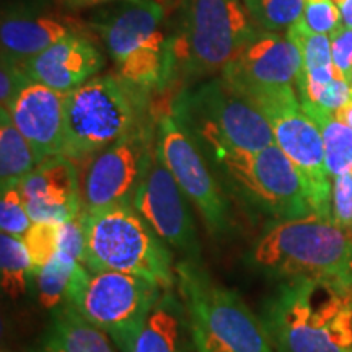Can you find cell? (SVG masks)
Masks as SVG:
<instances>
[{
  "instance_id": "6da1fadb",
  "label": "cell",
  "mask_w": 352,
  "mask_h": 352,
  "mask_svg": "<svg viewBox=\"0 0 352 352\" xmlns=\"http://www.w3.org/2000/svg\"><path fill=\"white\" fill-rule=\"evenodd\" d=\"M259 316L276 352H352V284L346 280L277 283Z\"/></svg>"
},
{
  "instance_id": "7a4b0ae2",
  "label": "cell",
  "mask_w": 352,
  "mask_h": 352,
  "mask_svg": "<svg viewBox=\"0 0 352 352\" xmlns=\"http://www.w3.org/2000/svg\"><path fill=\"white\" fill-rule=\"evenodd\" d=\"M352 236L331 219L310 214L271 220L254 241L246 264L277 283L290 279H336L352 284Z\"/></svg>"
},
{
  "instance_id": "3957f363",
  "label": "cell",
  "mask_w": 352,
  "mask_h": 352,
  "mask_svg": "<svg viewBox=\"0 0 352 352\" xmlns=\"http://www.w3.org/2000/svg\"><path fill=\"white\" fill-rule=\"evenodd\" d=\"M176 287L196 352H276L261 316L235 290L215 283L201 261L176 263Z\"/></svg>"
},
{
  "instance_id": "277c9868",
  "label": "cell",
  "mask_w": 352,
  "mask_h": 352,
  "mask_svg": "<svg viewBox=\"0 0 352 352\" xmlns=\"http://www.w3.org/2000/svg\"><path fill=\"white\" fill-rule=\"evenodd\" d=\"M95 26L116 74L132 88L151 95L176 76L175 33L166 28L158 0H124Z\"/></svg>"
},
{
  "instance_id": "5b68a950",
  "label": "cell",
  "mask_w": 352,
  "mask_h": 352,
  "mask_svg": "<svg viewBox=\"0 0 352 352\" xmlns=\"http://www.w3.org/2000/svg\"><path fill=\"white\" fill-rule=\"evenodd\" d=\"M83 210V209H82ZM88 271H120L155 283L162 290L176 285V264L168 245L132 204L87 214L83 210Z\"/></svg>"
},
{
  "instance_id": "8992f818",
  "label": "cell",
  "mask_w": 352,
  "mask_h": 352,
  "mask_svg": "<svg viewBox=\"0 0 352 352\" xmlns=\"http://www.w3.org/2000/svg\"><path fill=\"white\" fill-rule=\"evenodd\" d=\"M148 96L120 76L95 77L70 91L65 95L63 155L78 164L90 162L151 118Z\"/></svg>"
},
{
  "instance_id": "52a82bcc",
  "label": "cell",
  "mask_w": 352,
  "mask_h": 352,
  "mask_svg": "<svg viewBox=\"0 0 352 352\" xmlns=\"http://www.w3.org/2000/svg\"><path fill=\"white\" fill-rule=\"evenodd\" d=\"M170 111L208 152H259L276 144L266 116L222 77L179 91Z\"/></svg>"
},
{
  "instance_id": "ba28073f",
  "label": "cell",
  "mask_w": 352,
  "mask_h": 352,
  "mask_svg": "<svg viewBox=\"0 0 352 352\" xmlns=\"http://www.w3.org/2000/svg\"><path fill=\"white\" fill-rule=\"evenodd\" d=\"M179 12L175 56L184 76L223 70L261 30L243 0H179Z\"/></svg>"
},
{
  "instance_id": "9c48e42d",
  "label": "cell",
  "mask_w": 352,
  "mask_h": 352,
  "mask_svg": "<svg viewBox=\"0 0 352 352\" xmlns=\"http://www.w3.org/2000/svg\"><path fill=\"white\" fill-rule=\"evenodd\" d=\"M208 157L217 164L228 188L256 214L270 220L315 214L300 173L276 144L259 152L219 148Z\"/></svg>"
},
{
  "instance_id": "30bf717a",
  "label": "cell",
  "mask_w": 352,
  "mask_h": 352,
  "mask_svg": "<svg viewBox=\"0 0 352 352\" xmlns=\"http://www.w3.org/2000/svg\"><path fill=\"white\" fill-rule=\"evenodd\" d=\"M162 290L145 277L120 271H88L80 264L67 302L83 318L111 338L121 352H132Z\"/></svg>"
},
{
  "instance_id": "8fae6325",
  "label": "cell",
  "mask_w": 352,
  "mask_h": 352,
  "mask_svg": "<svg viewBox=\"0 0 352 352\" xmlns=\"http://www.w3.org/2000/svg\"><path fill=\"white\" fill-rule=\"evenodd\" d=\"M248 100L270 121L276 145L300 173L314 212L331 219V176L327 170L323 135L302 108L297 88L267 91Z\"/></svg>"
},
{
  "instance_id": "7c38bea8",
  "label": "cell",
  "mask_w": 352,
  "mask_h": 352,
  "mask_svg": "<svg viewBox=\"0 0 352 352\" xmlns=\"http://www.w3.org/2000/svg\"><path fill=\"white\" fill-rule=\"evenodd\" d=\"M155 148L188 201L201 214L210 235H230L233 217L230 202L208 164L209 158L195 135L175 118L162 113L155 127Z\"/></svg>"
},
{
  "instance_id": "4fadbf2b",
  "label": "cell",
  "mask_w": 352,
  "mask_h": 352,
  "mask_svg": "<svg viewBox=\"0 0 352 352\" xmlns=\"http://www.w3.org/2000/svg\"><path fill=\"white\" fill-rule=\"evenodd\" d=\"M152 118L88 162L82 179V209L96 214L114 206L132 204L155 152Z\"/></svg>"
},
{
  "instance_id": "5bb4252c",
  "label": "cell",
  "mask_w": 352,
  "mask_h": 352,
  "mask_svg": "<svg viewBox=\"0 0 352 352\" xmlns=\"http://www.w3.org/2000/svg\"><path fill=\"white\" fill-rule=\"evenodd\" d=\"M132 206L166 245L183 253L184 258L201 261V245L188 197L157 148Z\"/></svg>"
},
{
  "instance_id": "9a60e30c",
  "label": "cell",
  "mask_w": 352,
  "mask_h": 352,
  "mask_svg": "<svg viewBox=\"0 0 352 352\" xmlns=\"http://www.w3.org/2000/svg\"><path fill=\"white\" fill-rule=\"evenodd\" d=\"M302 57L287 34L259 30V33L226 65L222 78L246 98L267 91L297 88Z\"/></svg>"
},
{
  "instance_id": "2e32d148",
  "label": "cell",
  "mask_w": 352,
  "mask_h": 352,
  "mask_svg": "<svg viewBox=\"0 0 352 352\" xmlns=\"http://www.w3.org/2000/svg\"><path fill=\"white\" fill-rule=\"evenodd\" d=\"M19 186L33 222H65L82 212L78 170L63 153L39 162Z\"/></svg>"
},
{
  "instance_id": "e0dca14e",
  "label": "cell",
  "mask_w": 352,
  "mask_h": 352,
  "mask_svg": "<svg viewBox=\"0 0 352 352\" xmlns=\"http://www.w3.org/2000/svg\"><path fill=\"white\" fill-rule=\"evenodd\" d=\"M65 95L30 78L6 109L33 147L38 162L64 151Z\"/></svg>"
},
{
  "instance_id": "ac0fdd59",
  "label": "cell",
  "mask_w": 352,
  "mask_h": 352,
  "mask_svg": "<svg viewBox=\"0 0 352 352\" xmlns=\"http://www.w3.org/2000/svg\"><path fill=\"white\" fill-rule=\"evenodd\" d=\"M104 56L96 43L85 33L69 34L21 64L32 80L70 94L103 69Z\"/></svg>"
},
{
  "instance_id": "d6986e66",
  "label": "cell",
  "mask_w": 352,
  "mask_h": 352,
  "mask_svg": "<svg viewBox=\"0 0 352 352\" xmlns=\"http://www.w3.org/2000/svg\"><path fill=\"white\" fill-rule=\"evenodd\" d=\"M76 33H85V26L57 12L25 7L6 10L0 23L2 56L21 65L63 38Z\"/></svg>"
},
{
  "instance_id": "ffe728a7",
  "label": "cell",
  "mask_w": 352,
  "mask_h": 352,
  "mask_svg": "<svg viewBox=\"0 0 352 352\" xmlns=\"http://www.w3.org/2000/svg\"><path fill=\"white\" fill-rule=\"evenodd\" d=\"M132 352H196L188 311L173 289L158 297Z\"/></svg>"
},
{
  "instance_id": "44dd1931",
  "label": "cell",
  "mask_w": 352,
  "mask_h": 352,
  "mask_svg": "<svg viewBox=\"0 0 352 352\" xmlns=\"http://www.w3.org/2000/svg\"><path fill=\"white\" fill-rule=\"evenodd\" d=\"M34 352H121L111 338L83 318L72 303L51 310V320Z\"/></svg>"
},
{
  "instance_id": "7402d4cb",
  "label": "cell",
  "mask_w": 352,
  "mask_h": 352,
  "mask_svg": "<svg viewBox=\"0 0 352 352\" xmlns=\"http://www.w3.org/2000/svg\"><path fill=\"white\" fill-rule=\"evenodd\" d=\"M38 164L36 153L13 124L10 114L0 109V189L19 186Z\"/></svg>"
},
{
  "instance_id": "603a6c76",
  "label": "cell",
  "mask_w": 352,
  "mask_h": 352,
  "mask_svg": "<svg viewBox=\"0 0 352 352\" xmlns=\"http://www.w3.org/2000/svg\"><path fill=\"white\" fill-rule=\"evenodd\" d=\"M302 108L315 124L320 127L324 144L327 170L331 178L340 175L352 173V131L336 120L333 113L300 103Z\"/></svg>"
},
{
  "instance_id": "cb8c5ba5",
  "label": "cell",
  "mask_w": 352,
  "mask_h": 352,
  "mask_svg": "<svg viewBox=\"0 0 352 352\" xmlns=\"http://www.w3.org/2000/svg\"><path fill=\"white\" fill-rule=\"evenodd\" d=\"M287 36L296 44L302 57V72L298 78L315 83H328L338 76V70L333 64L329 36L307 32L298 23L287 30Z\"/></svg>"
},
{
  "instance_id": "d4e9b609",
  "label": "cell",
  "mask_w": 352,
  "mask_h": 352,
  "mask_svg": "<svg viewBox=\"0 0 352 352\" xmlns=\"http://www.w3.org/2000/svg\"><path fill=\"white\" fill-rule=\"evenodd\" d=\"M2 289L12 300L23 297L32 285V259L23 239L2 233L0 236Z\"/></svg>"
},
{
  "instance_id": "484cf974",
  "label": "cell",
  "mask_w": 352,
  "mask_h": 352,
  "mask_svg": "<svg viewBox=\"0 0 352 352\" xmlns=\"http://www.w3.org/2000/svg\"><path fill=\"white\" fill-rule=\"evenodd\" d=\"M83 263L72 261L57 253L46 266L32 274V284L36 289L39 303L47 310L64 305L67 302L69 289L78 266Z\"/></svg>"
},
{
  "instance_id": "4316f807",
  "label": "cell",
  "mask_w": 352,
  "mask_h": 352,
  "mask_svg": "<svg viewBox=\"0 0 352 352\" xmlns=\"http://www.w3.org/2000/svg\"><path fill=\"white\" fill-rule=\"evenodd\" d=\"M254 23L266 32H287L300 20L305 0H243Z\"/></svg>"
},
{
  "instance_id": "83f0119b",
  "label": "cell",
  "mask_w": 352,
  "mask_h": 352,
  "mask_svg": "<svg viewBox=\"0 0 352 352\" xmlns=\"http://www.w3.org/2000/svg\"><path fill=\"white\" fill-rule=\"evenodd\" d=\"M297 94L300 103L323 109L328 113H336L347 101L352 100L351 83L338 72V76L328 83H315L310 80H297Z\"/></svg>"
},
{
  "instance_id": "f1b7e54d",
  "label": "cell",
  "mask_w": 352,
  "mask_h": 352,
  "mask_svg": "<svg viewBox=\"0 0 352 352\" xmlns=\"http://www.w3.org/2000/svg\"><path fill=\"white\" fill-rule=\"evenodd\" d=\"M59 223L33 222L23 235V243L32 259V274L46 266L59 252Z\"/></svg>"
},
{
  "instance_id": "f546056e",
  "label": "cell",
  "mask_w": 352,
  "mask_h": 352,
  "mask_svg": "<svg viewBox=\"0 0 352 352\" xmlns=\"http://www.w3.org/2000/svg\"><path fill=\"white\" fill-rule=\"evenodd\" d=\"M32 226L33 220L26 210L20 186L3 188L2 199H0V228H2V233L23 239V235Z\"/></svg>"
},
{
  "instance_id": "4dcf8cb0",
  "label": "cell",
  "mask_w": 352,
  "mask_h": 352,
  "mask_svg": "<svg viewBox=\"0 0 352 352\" xmlns=\"http://www.w3.org/2000/svg\"><path fill=\"white\" fill-rule=\"evenodd\" d=\"M297 23L307 32L331 36L342 26V16L333 0H305V8Z\"/></svg>"
},
{
  "instance_id": "1f68e13d",
  "label": "cell",
  "mask_w": 352,
  "mask_h": 352,
  "mask_svg": "<svg viewBox=\"0 0 352 352\" xmlns=\"http://www.w3.org/2000/svg\"><path fill=\"white\" fill-rule=\"evenodd\" d=\"M331 220L352 236V173L331 178Z\"/></svg>"
},
{
  "instance_id": "d6a6232c",
  "label": "cell",
  "mask_w": 352,
  "mask_h": 352,
  "mask_svg": "<svg viewBox=\"0 0 352 352\" xmlns=\"http://www.w3.org/2000/svg\"><path fill=\"white\" fill-rule=\"evenodd\" d=\"M30 80L25 69L19 63L2 56V69H0V109H8L21 87Z\"/></svg>"
},
{
  "instance_id": "836d02e7",
  "label": "cell",
  "mask_w": 352,
  "mask_h": 352,
  "mask_svg": "<svg viewBox=\"0 0 352 352\" xmlns=\"http://www.w3.org/2000/svg\"><path fill=\"white\" fill-rule=\"evenodd\" d=\"M329 41L334 67L347 82L352 83V28L342 25L329 36Z\"/></svg>"
},
{
  "instance_id": "e575fe53",
  "label": "cell",
  "mask_w": 352,
  "mask_h": 352,
  "mask_svg": "<svg viewBox=\"0 0 352 352\" xmlns=\"http://www.w3.org/2000/svg\"><path fill=\"white\" fill-rule=\"evenodd\" d=\"M340 8L342 16V25L352 28V0H333Z\"/></svg>"
},
{
  "instance_id": "d590c367",
  "label": "cell",
  "mask_w": 352,
  "mask_h": 352,
  "mask_svg": "<svg viewBox=\"0 0 352 352\" xmlns=\"http://www.w3.org/2000/svg\"><path fill=\"white\" fill-rule=\"evenodd\" d=\"M334 116H336L338 121H341L342 124L347 126L352 131V100H349L344 107L338 109V111L334 113Z\"/></svg>"
},
{
  "instance_id": "8d00e7d4",
  "label": "cell",
  "mask_w": 352,
  "mask_h": 352,
  "mask_svg": "<svg viewBox=\"0 0 352 352\" xmlns=\"http://www.w3.org/2000/svg\"><path fill=\"white\" fill-rule=\"evenodd\" d=\"M64 2L72 8H87V7L103 6V3L113 2V0H64Z\"/></svg>"
},
{
  "instance_id": "74e56055",
  "label": "cell",
  "mask_w": 352,
  "mask_h": 352,
  "mask_svg": "<svg viewBox=\"0 0 352 352\" xmlns=\"http://www.w3.org/2000/svg\"><path fill=\"white\" fill-rule=\"evenodd\" d=\"M349 274H351V279H352V258H351V264H349Z\"/></svg>"
},
{
  "instance_id": "f35d334b",
  "label": "cell",
  "mask_w": 352,
  "mask_h": 352,
  "mask_svg": "<svg viewBox=\"0 0 352 352\" xmlns=\"http://www.w3.org/2000/svg\"><path fill=\"white\" fill-rule=\"evenodd\" d=\"M351 88H352V83H351Z\"/></svg>"
}]
</instances>
